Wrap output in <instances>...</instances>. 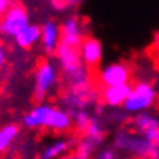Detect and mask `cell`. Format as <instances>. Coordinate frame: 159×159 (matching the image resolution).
I'll list each match as a JSON object with an SVG mask.
<instances>
[{"label": "cell", "mask_w": 159, "mask_h": 159, "mask_svg": "<svg viewBox=\"0 0 159 159\" xmlns=\"http://www.w3.org/2000/svg\"><path fill=\"white\" fill-rule=\"evenodd\" d=\"M85 37V22L80 17L68 16L62 22V43L79 48Z\"/></svg>", "instance_id": "10"}, {"label": "cell", "mask_w": 159, "mask_h": 159, "mask_svg": "<svg viewBox=\"0 0 159 159\" xmlns=\"http://www.w3.org/2000/svg\"><path fill=\"white\" fill-rule=\"evenodd\" d=\"M130 79L131 68L125 62H110L98 71V80L102 88L130 84Z\"/></svg>", "instance_id": "8"}, {"label": "cell", "mask_w": 159, "mask_h": 159, "mask_svg": "<svg viewBox=\"0 0 159 159\" xmlns=\"http://www.w3.org/2000/svg\"><path fill=\"white\" fill-rule=\"evenodd\" d=\"M12 5V0H0V17H3Z\"/></svg>", "instance_id": "21"}, {"label": "cell", "mask_w": 159, "mask_h": 159, "mask_svg": "<svg viewBox=\"0 0 159 159\" xmlns=\"http://www.w3.org/2000/svg\"><path fill=\"white\" fill-rule=\"evenodd\" d=\"M30 25V14L26 8L20 3H14L8 12L0 19V36L8 39H16Z\"/></svg>", "instance_id": "7"}, {"label": "cell", "mask_w": 159, "mask_h": 159, "mask_svg": "<svg viewBox=\"0 0 159 159\" xmlns=\"http://www.w3.org/2000/svg\"><path fill=\"white\" fill-rule=\"evenodd\" d=\"M71 116H73V124H74V127H76L79 131H82V133H84V130L87 128V125L90 124V120H91V117H93L88 110H77V111L71 113Z\"/></svg>", "instance_id": "18"}, {"label": "cell", "mask_w": 159, "mask_h": 159, "mask_svg": "<svg viewBox=\"0 0 159 159\" xmlns=\"http://www.w3.org/2000/svg\"><path fill=\"white\" fill-rule=\"evenodd\" d=\"M79 53H80L82 62L88 68H96L104 57V47L99 39L87 36L79 47Z\"/></svg>", "instance_id": "12"}, {"label": "cell", "mask_w": 159, "mask_h": 159, "mask_svg": "<svg viewBox=\"0 0 159 159\" xmlns=\"http://www.w3.org/2000/svg\"><path fill=\"white\" fill-rule=\"evenodd\" d=\"M102 142L88 138V136H82V139L77 142L76 145V155H79L82 159H90L93 158L94 153H98V148L101 147Z\"/></svg>", "instance_id": "17"}, {"label": "cell", "mask_w": 159, "mask_h": 159, "mask_svg": "<svg viewBox=\"0 0 159 159\" xmlns=\"http://www.w3.org/2000/svg\"><path fill=\"white\" fill-rule=\"evenodd\" d=\"M42 39V28L39 25H34V23H30L16 39V45L22 50H31L34 45H37Z\"/></svg>", "instance_id": "15"}, {"label": "cell", "mask_w": 159, "mask_h": 159, "mask_svg": "<svg viewBox=\"0 0 159 159\" xmlns=\"http://www.w3.org/2000/svg\"><path fill=\"white\" fill-rule=\"evenodd\" d=\"M36 159H42V158H40V156H39V158H36Z\"/></svg>", "instance_id": "24"}, {"label": "cell", "mask_w": 159, "mask_h": 159, "mask_svg": "<svg viewBox=\"0 0 159 159\" xmlns=\"http://www.w3.org/2000/svg\"><path fill=\"white\" fill-rule=\"evenodd\" d=\"M156 99H158V91H156L155 85L148 80H138L133 85L131 93H130L128 99L125 101L122 110L127 114L136 116L139 113L148 111L156 104Z\"/></svg>", "instance_id": "5"}, {"label": "cell", "mask_w": 159, "mask_h": 159, "mask_svg": "<svg viewBox=\"0 0 159 159\" xmlns=\"http://www.w3.org/2000/svg\"><path fill=\"white\" fill-rule=\"evenodd\" d=\"M54 56H56L57 65L60 68L62 77L68 84V87L91 84L90 68L82 62L79 48L60 43V47L57 48Z\"/></svg>", "instance_id": "2"}, {"label": "cell", "mask_w": 159, "mask_h": 159, "mask_svg": "<svg viewBox=\"0 0 159 159\" xmlns=\"http://www.w3.org/2000/svg\"><path fill=\"white\" fill-rule=\"evenodd\" d=\"M19 133L20 128L17 124H6L0 127V156L5 155L12 147V144L19 138Z\"/></svg>", "instance_id": "16"}, {"label": "cell", "mask_w": 159, "mask_h": 159, "mask_svg": "<svg viewBox=\"0 0 159 159\" xmlns=\"http://www.w3.org/2000/svg\"><path fill=\"white\" fill-rule=\"evenodd\" d=\"M96 159H116V150L111 147H104V148L98 150Z\"/></svg>", "instance_id": "19"}, {"label": "cell", "mask_w": 159, "mask_h": 159, "mask_svg": "<svg viewBox=\"0 0 159 159\" xmlns=\"http://www.w3.org/2000/svg\"><path fill=\"white\" fill-rule=\"evenodd\" d=\"M40 28H42V39H40L42 50L47 54H56L57 48L62 43V25H59V22H56L54 19H50Z\"/></svg>", "instance_id": "11"}, {"label": "cell", "mask_w": 159, "mask_h": 159, "mask_svg": "<svg viewBox=\"0 0 159 159\" xmlns=\"http://www.w3.org/2000/svg\"><path fill=\"white\" fill-rule=\"evenodd\" d=\"M6 62H8V48L5 43L0 42V70L6 65Z\"/></svg>", "instance_id": "20"}, {"label": "cell", "mask_w": 159, "mask_h": 159, "mask_svg": "<svg viewBox=\"0 0 159 159\" xmlns=\"http://www.w3.org/2000/svg\"><path fill=\"white\" fill-rule=\"evenodd\" d=\"M131 88H133L131 84L117 85V87H105V88H102L101 99L105 105L111 107V108H116V107L122 108L131 93Z\"/></svg>", "instance_id": "13"}, {"label": "cell", "mask_w": 159, "mask_h": 159, "mask_svg": "<svg viewBox=\"0 0 159 159\" xmlns=\"http://www.w3.org/2000/svg\"><path fill=\"white\" fill-rule=\"evenodd\" d=\"M63 159H82L79 155H76V153H73V155H66Z\"/></svg>", "instance_id": "23"}, {"label": "cell", "mask_w": 159, "mask_h": 159, "mask_svg": "<svg viewBox=\"0 0 159 159\" xmlns=\"http://www.w3.org/2000/svg\"><path fill=\"white\" fill-rule=\"evenodd\" d=\"M73 147V139H68V138H57L51 141L40 153V158L42 159H63L70 148Z\"/></svg>", "instance_id": "14"}, {"label": "cell", "mask_w": 159, "mask_h": 159, "mask_svg": "<svg viewBox=\"0 0 159 159\" xmlns=\"http://www.w3.org/2000/svg\"><path fill=\"white\" fill-rule=\"evenodd\" d=\"M96 102H98V91L91 84L68 87V90L60 98L62 108H65L70 113H74L77 110H88L96 105Z\"/></svg>", "instance_id": "6"}, {"label": "cell", "mask_w": 159, "mask_h": 159, "mask_svg": "<svg viewBox=\"0 0 159 159\" xmlns=\"http://www.w3.org/2000/svg\"><path fill=\"white\" fill-rule=\"evenodd\" d=\"M22 125L30 130L48 128L51 131L65 133L74 127L73 116L62 107H53L47 102L34 105L22 116Z\"/></svg>", "instance_id": "1"}, {"label": "cell", "mask_w": 159, "mask_h": 159, "mask_svg": "<svg viewBox=\"0 0 159 159\" xmlns=\"http://www.w3.org/2000/svg\"><path fill=\"white\" fill-rule=\"evenodd\" d=\"M153 50L159 54V33L155 34V39H153Z\"/></svg>", "instance_id": "22"}, {"label": "cell", "mask_w": 159, "mask_h": 159, "mask_svg": "<svg viewBox=\"0 0 159 159\" xmlns=\"http://www.w3.org/2000/svg\"><path fill=\"white\" fill-rule=\"evenodd\" d=\"M60 68L57 63H54L53 60H42L37 68H36V74H34V101H37L39 104H42L51 93H54L59 87L60 82Z\"/></svg>", "instance_id": "4"}, {"label": "cell", "mask_w": 159, "mask_h": 159, "mask_svg": "<svg viewBox=\"0 0 159 159\" xmlns=\"http://www.w3.org/2000/svg\"><path fill=\"white\" fill-rule=\"evenodd\" d=\"M158 147H159V141H158Z\"/></svg>", "instance_id": "25"}, {"label": "cell", "mask_w": 159, "mask_h": 159, "mask_svg": "<svg viewBox=\"0 0 159 159\" xmlns=\"http://www.w3.org/2000/svg\"><path fill=\"white\" fill-rule=\"evenodd\" d=\"M131 128L134 133L147 138L148 141L158 144L159 141V117L156 114L145 111L133 116L131 119Z\"/></svg>", "instance_id": "9"}, {"label": "cell", "mask_w": 159, "mask_h": 159, "mask_svg": "<svg viewBox=\"0 0 159 159\" xmlns=\"http://www.w3.org/2000/svg\"><path fill=\"white\" fill-rule=\"evenodd\" d=\"M114 148L127 152L136 159H159L158 144L148 141L138 133L119 131L114 136Z\"/></svg>", "instance_id": "3"}]
</instances>
